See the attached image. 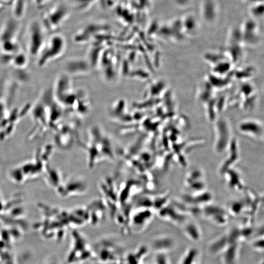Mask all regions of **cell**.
I'll return each instance as SVG.
<instances>
[{"label":"cell","instance_id":"cell-1","mask_svg":"<svg viewBox=\"0 0 264 264\" xmlns=\"http://www.w3.org/2000/svg\"><path fill=\"white\" fill-rule=\"evenodd\" d=\"M87 142L81 146L87 157L88 166L92 168L101 162L112 161L114 158L111 142L106 134L99 127H92L88 134Z\"/></svg>","mask_w":264,"mask_h":264},{"label":"cell","instance_id":"cell-2","mask_svg":"<svg viewBox=\"0 0 264 264\" xmlns=\"http://www.w3.org/2000/svg\"><path fill=\"white\" fill-rule=\"evenodd\" d=\"M48 41L42 49L43 53L39 61V64L41 66L60 57L66 50V43L62 36L54 35Z\"/></svg>","mask_w":264,"mask_h":264},{"label":"cell","instance_id":"cell-3","mask_svg":"<svg viewBox=\"0 0 264 264\" xmlns=\"http://www.w3.org/2000/svg\"><path fill=\"white\" fill-rule=\"evenodd\" d=\"M70 15L69 9L62 4H58L46 10L43 16L44 24L50 31L59 28Z\"/></svg>","mask_w":264,"mask_h":264},{"label":"cell","instance_id":"cell-4","mask_svg":"<svg viewBox=\"0 0 264 264\" xmlns=\"http://www.w3.org/2000/svg\"><path fill=\"white\" fill-rule=\"evenodd\" d=\"M61 180L59 188H57L58 195L63 198L82 195L87 190V185L84 180L79 177L70 176Z\"/></svg>","mask_w":264,"mask_h":264},{"label":"cell","instance_id":"cell-5","mask_svg":"<svg viewBox=\"0 0 264 264\" xmlns=\"http://www.w3.org/2000/svg\"><path fill=\"white\" fill-rule=\"evenodd\" d=\"M151 248L156 254H166L176 247V240L169 235L157 236L152 242Z\"/></svg>","mask_w":264,"mask_h":264},{"label":"cell","instance_id":"cell-6","mask_svg":"<svg viewBox=\"0 0 264 264\" xmlns=\"http://www.w3.org/2000/svg\"><path fill=\"white\" fill-rule=\"evenodd\" d=\"M240 31L242 40L247 44L253 45L258 42L260 38L259 28L252 20L246 21Z\"/></svg>","mask_w":264,"mask_h":264},{"label":"cell","instance_id":"cell-7","mask_svg":"<svg viewBox=\"0 0 264 264\" xmlns=\"http://www.w3.org/2000/svg\"><path fill=\"white\" fill-rule=\"evenodd\" d=\"M226 125L223 121H218L215 126V138L213 148L217 153H222L225 149L227 141V129Z\"/></svg>","mask_w":264,"mask_h":264},{"label":"cell","instance_id":"cell-8","mask_svg":"<svg viewBox=\"0 0 264 264\" xmlns=\"http://www.w3.org/2000/svg\"><path fill=\"white\" fill-rule=\"evenodd\" d=\"M182 230L184 235L194 242H198L202 239V234L201 228L196 222L188 221L182 225Z\"/></svg>","mask_w":264,"mask_h":264},{"label":"cell","instance_id":"cell-9","mask_svg":"<svg viewBox=\"0 0 264 264\" xmlns=\"http://www.w3.org/2000/svg\"><path fill=\"white\" fill-rule=\"evenodd\" d=\"M218 13L217 3L214 0H204L201 7V14L206 22H211L217 18Z\"/></svg>","mask_w":264,"mask_h":264},{"label":"cell","instance_id":"cell-10","mask_svg":"<svg viewBox=\"0 0 264 264\" xmlns=\"http://www.w3.org/2000/svg\"><path fill=\"white\" fill-rule=\"evenodd\" d=\"M203 214L207 219L219 226L223 225L226 220L223 210L218 207H206Z\"/></svg>","mask_w":264,"mask_h":264},{"label":"cell","instance_id":"cell-11","mask_svg":"<svg viewBox=\"0 0 264 264\" xmlns=\"http://www.w3.org/2000/svg\"><path fill=\"white\" fill-rule=\"evenodd\" d=\"M227 236L220 235L215 238L209 243L207 247L208 253L212 256L221 254L227 248Z\"/></svg>","mask_w":264,"mask_h":264},{"label":"cell","instance_id":"cell-12","mask_svg":"<svg viewBox=\"0 0 264 264\" xmlns=\"http://www.w3.org/2000/svg\"><path fill=\"white\" fill-rule=\"evenodd\" d=\"M178 264H201V254L196 247L188 248L181 257Z\"/></svg>","mask_w":264,"mask_h":264},{"label":"cell","instance_id":"cell-13","mask_svg":"<svg viewBox=\"0 0 264 264\" xmlns=\"http://www.w3.org/2000/svg\"><path fill=\"white\" fill-rule=\"evenodd\" d=\"M72 8L78 11L85 12L92 8L98 0H67Z\"/></svg>","mask_w":264,"mask_h":264},{"label":"cell","instance_id":"cell-14","mask_svg":"<svg viewBox=\"0 0 264 264\" xmlns=\"http://www.w3.org/2000/svg\"><path fill=\"white\" fill-rule=\"evenodd\" d=\"M24 0H17L14 6V14L16 18H20L24 15L26 4Z\"/></svg>","mask_w":264,"mask_h":264},{"label":"cell","instance_id":"cell-15","mask_svg":"<svg viewBox=\"0 0 264 264\" xmlns=\"http://www.w3.org/2000/svg\"><path fill=\"white\" fill-rule=\"evenodd\" d=\"M154 264H170V262L167 254H156Z\"/></svg>","mask_w":264,"mask_h":264}]
</instances>
